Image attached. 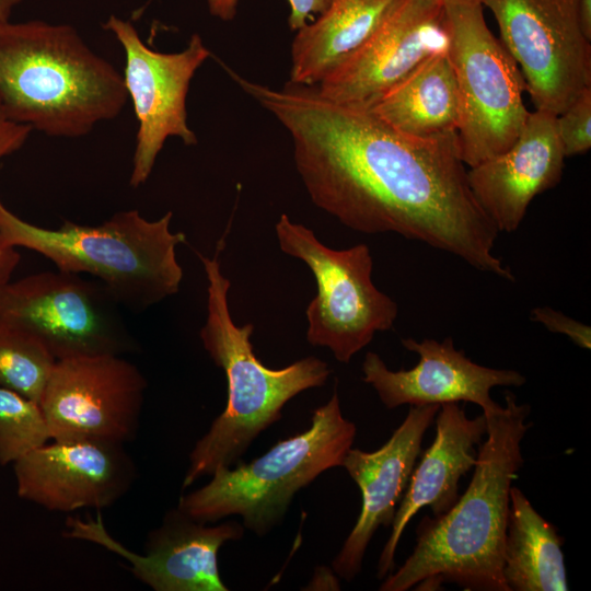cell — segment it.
I'll return each instance as SVG.
<instances>
[{"mask_svg": "<svg viewBox=\"0 0 591 591\" xmlns=\"http://www.w3.org/2000/svg\"><path fill=\"white\" fill-rule=\"evenodd\" d=\"M394 130L428 138L459 129L461 100L448 51L426 60L369 111Z\"/></svg>", "mask_w": 591, "mask_h": 591, "instance_id": "obj_21", "label": "cell"}, {"mask_svg": "<svg viewBox=\"0 0 591 591\" xmlns=\"http://www.w3.org/2000/svg\"><path fill=\"white\" fill-rule=\"evenodd\" d=\"M207 277V317L199 336L205 350L228 382L224 410L189 453L183 489L219 467H231L251 443L281 418L282 407L301 392L327 381L328 364L313 356L271 369L255 356L251 336L254 325L236 326L231 317L230 280L222 274L218 255L201 257Z\"/></svg>", "mask_w": 591, "mask_h": 591, "instance_id": "obj_4", "label": "cell"}, {"mask_svg": "<svg viewBox=\"0 0 591 591\" xmlns=\"http://www.w3.org/2000/svg\"><path fill=\"white\" fill-rule=\"evenodd\" d=\"M239 0H207L209 12L223 20L230 21L236 13Z\"/></svg>", "mask_w": 591, "mask_h": 591, "instance_id": "obj_30", "label": "cell"}, {"mask_svg": "<svg viewBox=\"0 0 591 591\" xmlns=\"http://www.w3.org/2000/svg\"><path fill=\"white\" fill-rule=\"evenodd\" d=\"M118 305L102 283L59 269L0 285V320L33 334L56 360L135 351Z\"/></svg>", "mask_w": 591, "mask_h": 591, "instance_id": "obj_9", "label": "cell"}, {"mask_svg": "<svg viewBox=\"0 0 591 591\" xmlns=\"http://www.w3.org/2000/svg\"><path fill=\"white\" fill-rule=\"evenodd\" d=\"M356 433L334 391L313 412L305 431L280 440L250 463L217 468L208 484L183 495L177 507L204 523L241 517L245 529L263 537L281 523L297 493L325 471L341 466Z\"/></svg>", "mask_w": 591, "mask_h": 591, "instance_id": "obj_6", "label": "cell"}, {"mask_svg": "<svg viewBox=\"0 0 591 591\" xmlns=\"http://www.w3.org/2000/svg\"><path fill=\"white\" fill-rule=\"evenodd\" d=\"M399 0H332L291 45L290 83L316 86L357 51Z\"/></svg>", "mask_w": 591, "mask_h": 591, "instance_id": "obj_20", "label": "cell"}, {"mask_svg": "<svg viewBox=\"0 0 591 591\" xmlns=\"http://www.w3.org/2000/svg\"><path fill=\"white\" fill-rule=\"evenodd\" d=\"M56 361L33 334L0 320V386L39 404Z\"/></svg>", "mask_w": 591, "mask_h": 591, "instance_id": "obj_23", "label": "cell"}, {"mask_svg": "<svg viewBox=\"0 0 591 591\" xmlns=\"http://www.w3.org/2000/svg\"><path fill=\"white\" fill-rule=\"evenodd\" d=\"M127 100L123 74L73 26L0 22V106L11 120L79 138L116 118Z\"/></svg>", "mask_w": 591, "mask_h": 591, "instance_id": "obj_3", "label": "cell"}, {"mask_svg": "<svg viewBox=\"0 0 591 591\" xmlns=\"http://www.w3.org/2000/svg\"><path fill=\"white\" fill-rule=\"evenodd\" d=\"M172 217L167 211L151 221L131 209L95 225L63 220L47 229L21 219L0 198V233L8 245L32 250L59 270L94 276L119 305L135 311L179 290L183 269L176 247L186 235L171 231Z\"/></svg>", "mask_w": 591, "mask_h": 591, "instance_id": "obj_5", "label": "cell"}, {"mask_svg": "<svg viewBox=\"0 0 591 591\" xmlns=\"http://www.w3.org/2000/svg\"><path fill=\"white\" fill-rule=\"evenodd\" d=\"M556 116L530 112L515 141L467 171L470 187L499 232L515 231L532 199L557 185L564 169Z\"/></svg>", "mask_w": 591, "mask_h": 591, "instance_id": "obj_18", "label": "cell"}, {"mask_svg": "<svg viewBox=\"0 0 591 591\" xmlns=\"http://www.w3.org/2000/svg\"><path fill=\"white\" fill-rule=\"evenodd\" d=\"M445 1L461 121V159L470 167L506 151L519 137L530 112L522 73L502 43L488 28L483 4Z\"/></svg>", "mask_w": 591, "mask_h": 591, "instance_id": "obj_7", "label": "cell"}, {"mask_svg": "<svg viewBox=\"0 0 591 591\" xmlns=\"http://www.w3.org/2000/svg\"><path fill=\"white\" fill-rule=\"evenodd\" d=\"M31 131L28 126L11 120L0 106V159L20 150Z\"/></svg>", "mask_w": 591, "mask_h": 591, "instance_id": "obj_27", "label": "cell"}, {"mask_svg": "<svg viewBox=\"0 0 591 591\" xmlns=\"http://www.w3.org/2000/svg\"><path fill=\"white\" fill-rule=\"evenodd\" d=\"M505 403L484 415L486 437L464 494L443 514L422 518L412 554L379 590H436L448 582L467 591H509L502 553L510 488L524 463L521 442L532 424L530 406L513 393H505Z\"/></svg>", "mask_w": 591, "mask_h": 591, "instance_id": "obj_2", "label": "cell"}, {"mask_svg": "<svg viewBox=\"0 0 591 591\" xmlns=\"http://www.w3.org/2000/svg\"><path fill=\"white\" fill-rule=\"evenodd\" d=\"M147 380L120 355L57 360L39 406L51 440L136 438Z\"/></svg>", "mask_w": 591, "mask_h": 591, "instance_id": "obj_12", "label": "cell"}, {"mask_svg": "<svg viewBox=\"0 0 591 591\" xmlns=\"http://www.w3.org/2000/svg\"><path fill=\"white\" fill-rule=\"evenodd\" d=\"M452 1L467 2V3H480V4H483V1H484V0H452Z\"/></svg>", "mask_w": 591, "mask_h": 591, "instance_id": "obj_33", "label": "cell"}, {"mask_svg": "<svg viewBox=\"0 0 591 591\" xmlns=\"http://www.w3.org/2000/svg\"><path fill=\"white\" fill-rule=\"evenodd\" d=\"M434 419V439L416 462L397 506L390 537L379 557L378 579L393 570L401 536L420 509L428 507L437 517L456 502L460 480L475 466L478 448L486 437L484 414L470 418L460 403L441 404Z\"/></svg>", "mask_w": 591, "mask_h": 591, "instance_id": "obj_19", "label": "cell"}, {"mask_svg": "<svg viewBox=\"0 0 591 591\" xmlns=\"http://www.w3.org/2000/svg\"><path fill=\"white\" fill-rule=\"evenodd\" d=\"M332 0H288L290 4L289 26L298 31L313 14H321L329 5Z\"/></svg>", "mask_w": 591, "mask_h": 591, "instance_id": "obj_28", "label": "cell"}, {"mask_svg": "<svg viewBox=\"0 0 591 591\" xmlns=\"http://www.w3.org/2000/svg\"><path fill=\"white\" fill-rule=\"evenodd\" d=\"M51 440L38 403L0 386V465L15 463Z\"/></svg>", "mask_w": 591, "mask_h": 591, "instance_id": "obj_24", "label": "cell"}, {"mask_svg": "<svg viewBox=\"0 0 591 591\" xmlns=\"http://www.w3.org/2000/svg\"><path fill=\"white\" fill-rule=\"evenodd\" d=\"M579 0H484L517 62L535 109L555 116L591 86V45Z\"/></svg>", "mask_w": 591, "mask_h": 591, "instance_id": "obj_10", "label": "cell"}, {"mask_svg": "<svg viewBox=\"0 0 591 591\" xmlns=\"http://www.w3.org/2000/svg\"><path fill=\"white\" fill-rule=\"evenodd\" d=\"M444 0H399L373 35L316 89L325 99L370 111L421 63L448 51Z\"/></svg>", "mask_w": 591, "mask_h": 591, "instance_id": "obj_13", "label": "cell"}, {"mask_svg": "<svg viewBox=\"0 0 591 591\" xmlns=\"http://www.w3.org/2000/svg\"><path fill=\"white\" fill-rule=\"evenodd\" d=\"M402 345L419 356L409 370L392 371L382 358L368 351L362 362V380L376 392L382 404L393 409L402 405L474 403L484 415L497 412L490 391L497 386H522L525 376L511 369L480 366L457 350L451 337L438 341L402 339Z\"/></svg>", "mask_w": 591, "mask_h": 591, "instance_id": "obj_16", "label": "cell"}, {"mask_svg": "<svg viewBox=\"0 0 591 591\" xmlns=\"http://www.w3.org/2000/svg\"><path fill=\"white\" fill-rule=\"evenodd\" d=\"M578 20L583 36L591 42V0L578 1Z\"/></svg>", "mask_w": 591, "mask_h": 591, "instance_id": "obj_31", "label": "cell"}, {"mask_svg": "<svg viewBox=\"0 0 591 591\" xmlns=\"http://www.w3.org/2000/svg\"><path fill=\"white\" fill-rule=\"evenodd\" d=\"M565 157L587 152L591 147V86L555 118Z\"/></svg>", "mask_w": 591, "mask_h": 591, "instance_id": "obj_25", "label": "cell"}, {"mask_svg": "<svg viewBox=\"0 0 591 591\" xmlns=\"http://www.w3.org/2000/svg\"><path fill=\"white\" fill-rule=\"evenodd\" d=\"M15 248L8 245L0 233V285L11 279L13 271L20 263L21 256Z\"/></svg>", "mask_w": 591, "mask_h": 591, "instance_id": "obj_29", "label": "cell"}, {"mask_svg": "<svg viewBox=\"0 0 591 591\" xmlns=\"http://www.w3.org/2000/svg\"><path fill=\"white\" fill-rule=\"evenodd\" d=\"M103 28L113 33L125 54L124 84L138 121L129 185L144 184L169 137L197 143L187 124L186 97L196 70L210 51L198 34L178 53L148 47L131 22L111 15Z\"/></svg>", "mask_w": 591, "mask_h": 591, "instance_id": "obj_11", "label": "cell"}, {"mask_svg": "<svg viewBox=\"0 0 591 591\" xmlns=\"http://www.w3.org/2000/svg\"><path fill=\"white\" fill-rule=\"evenodd\" d=\"M227 70L289 132L316 207L355 231L394 232L514 281L494 253L499 231L470 187L456 130L406 136L369 111L325 99L316 86L289 82L277 90Z\"/></svg>", "mask_w": 591, "mask_h": 591, "instance_id": "obj_1", "label": "cell"}, {"mask_svg": "<svg viewBox=\"0 0 591 591\" xmlns=\"http://www.w3.org/2000/svg\"><path fill=\"white\" fill-rule=\"evenodd\" d=\"M101 513L96 519L68 518V538L103 546L129 563V569L154 591H228L218 565L220 547L244 536L241 522L218 525L199 522L178 507L170 509L162 523L147 536L143 554L126 548L106 531Z\"/></svg>", "mask_w": 591, "mask_h": 591, "instance_id": "obj_14", "label": "cell"}, {"mask_svg": "<svg viewBox=\"0 0 591 591\" xmlns=\"http://www.w3.org/2000/svg\"><path fill=\"white\" fill-rule=\"evenodd\" d=\"M438 404L409 406L403 422L378 450L350 448L341 463L361 493L357 522L332 563V570L346 581L362 568L370 541L380 526H390L421 452L427 429L434 421Z\"/></svg>", "mask_w": 591, "mask_h": 591, "instance_id": "obj_17", "label": "cell"}, {"mask_svg": "<svg viewBox=\"0 0 591 591\" xmlns=\"http://www.w3.org/2000/svg\"><path fill=\"white\" fill-rule=\"evenodd\" d=\"M23 0H0V22L8 21L12 14V11Z\"/></svg>", "mask_w": 591, "mask_h": 591, "instance_id": "obj_32", "label": "cell"}, {"mask_svg": "<svg viewBox=\"0 0 591 591\" xmlns=\"http://www.w3.org/2000/svg\"><path fill=\"white\" fill-rule=\"evenodd\" d=\"M532 318L543 324L549 332L569 337L577 346L583 349L591 347V328L561 312L542 306L532 311Z\"/></svg>", "mask_w": 591, "mask_h": 591, "instance_id": "obj_26", "label": "cell"}, {"mask_svg": "<svg viewBox=\"0 0 591 591\" xmlns=\"http://www.w3.org/2000/svg\"><path fill=\"white\" fill-rule=\"evenodd\" d=\"M563 537L520 488L511 486L502 553L509 591H567Z\"/></svg>", "mask_w": 591, "mask_h": 591, "instance_id": "obj_22", "label": "cell"}, {"mask_svg": "<svg viewBox=\"0 0 591 591\" xmlns=\"http://www.w3.org/2000/svg\"><path fill=\"white\" fill-rule=\"evenodd\" d=\"M13 470L20 498L58 512L108 508L137 476L124 443L100 439H53L20 457Z\"/></svg>", "mask_w": 591, "mask_h": 591, "instance_id": "obj_15", "label": "cell"}, {"mask_svg": "<svg viewBox=\"0 0 591 591\" xmlns=\"http://www.w3.org/2000/svg\"><path fill=\"white\" fill-rule=\"evenodd\" d=\"M275 230L280 250L305 263L316 280L317 293L305 311L311 345L326 347L337 361L348 363L376 332L393 327L397 304L372 282L368 245L331 248L287 215Z\"/></svg>", "mask_w": 591, "mask_h": 591, "instance_id": "obj_8", "label": "cell"}]
</instances>
